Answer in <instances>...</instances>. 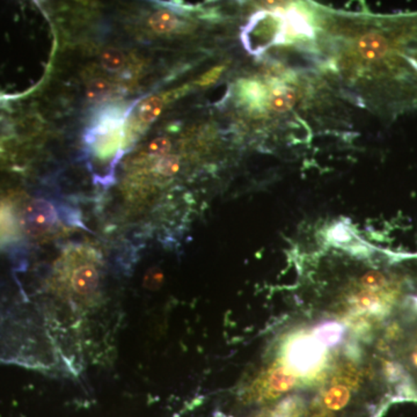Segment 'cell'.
Listing matches in <instances>:
<instances>
[{
	"label": "cell",
	"instance_id": "cell-1",
	"mask_svg": "<svg viewBox=\"0 0 417 417\" xmlns=\"http://www.w3.org/2000/svg\"><path fill=\"white\" fill-rule=\"evenodd\" d=\"M47 290L60 304L62 333L80 334L106 301L107 283L101 261L93 250L69 252L55 267Z\"/></svg>",
	"mask_w": 417,
	"mask_h": 417
},
{
	"label": "cell",
	"instance_id": "cell-2",
	"mask_svg": "<svg viewBox=\"0 0 417 417\" xmlns=\"http://www.w3.org/2000/svg\"><path fill=\"white\" fill-rule=\"evenodd\" d=\"M401 294V287L395 278L380 270H367L352 278L340 289L333 303L338 316L351 320L382 318L392 308Z\"/></svg>",
	"mask_w": 417,
	"mask_h": 417
},
{
	"label": "cell",
	"instance_id": "cell-3",
	"mask_svg": "<svg viewBox=\"0 0 417 417\" xmlns=\"http://www.w3.org/2000/svg\"><path fill=\"white\" fill-rule=\"evenodd\" d=\"M124 117L120 109L106 111L86 133V142L100 158H109L120 150Z\"/></svg>",
	"mask_w": 417,
	"mask_h": 417
},
{
	"label": "cell",
	"instance_id": "cell-4",
	"mask_svg": "<svg viewBox=\"0 0 417 417\" xmlns=\"http://www.w3.org/2000/svg\"><path fill=\"white\" fill-rule=\"evenodd\" d=\"M60 221L57 208L47 199H33L21 215V225L30 237H43L54 231Z\"/></svg>",
	"mask_w": 417,
	"mask_h": 417
},
{
	"label": "cell",
	"instance_id": "cell-5",
	"mask_svg": "<svg viewBox=\"0 0 417 417\" xmlns=\"http://www.w3.org/2000/svg\"><path fill=\"white\" fill-rule=\"evenodd\" d=\"M298 94L296 89L283 85L281 82H276L269 91L267 99V107L275 113H288L294 104H297Z\"/></svg>",
	"mask_w": 417,
	"mask_h": 417
},
{
	"label": "cell",
	"instance_id": "cell-6",
	"mask_svg": "<svg viewBox=\"0 0 417 417\" xmlns=\"http://www.w3.org/2000/svg\"><path fill=\"white\" fill-rule=\"evenodd\" d=\"M149 25L158 34H169L180 28L182 23L175 13L160 10L150 16Z\"/></svg>",
	"mask_w": 417,
	"mask_h": 417
},
{
	"label": "cell",
	"instance_id": "cell-7",
	"mask_svg": "<svg viewBox=\"0 0 417 417\" xmlns=\"http://www.w3.org/2000/svg\"><path fill=\"white\" fill-rule=\"evenodd\" d=\"M166 100L167 99H165L164 96H151L146 99L145 101H143L139 106L137 114L139 126L149 127L150 124L153 123L164 109Z\"/></svg>",
	"mask_w": 417,
	"mask_h": 417
},
{
	"label": "cell",
	"instance_id": "cell-8",
	"mask_svg": "<svg viewBox=\"0 0 417 417\" xmlns=\"http://www.w3.org/2000/svg\"><path fill=\"white\" fill-rule=\"evenodd\" d=\"M18 237V221L12 210L0 206V246L16 240Z\"/></svg>",
	"mask_w": 417,
	"mask_h": 417
},
{
	"label": "cell",
	"instance_id": "cell-9",
	"mask_svg": "<svg viewBox=\"0 0 417 417\" xmlns=\"http://www.w3.org/2000/svg\"><path fill=\"white\" fill-rule=\"evenodd\" d=\"M114 86L108 80L102 78L93 79L87 87V96L93 102L104 101L113 93Z\"/></svg>",
	"mask_w": 417,
	"mask_h": 417
},
{
	"label": "cell",
	"instance_id": "cell-10",
	"mask_svg": "<svg viewBox=\"0 0 417 417\" xmlns=\"http://www.w3.org/2000/svg\"><path fill=\"white\" fill-rule=\"evenodd\" d=\"M101 65L108 72H118L126 65V56L121 50L114 48L107 49L101 55Z\"/></svg>",
	"mask_w": 417,
	"mask_h": 417
},
{
	"label": "cell",
	"instance_id": "cell-11",
	"mask_svg": "<svg viewBox=\"0 0 417 417\" xmlns=\"http://www.w3.org/2000/svg\"><path fill=\"white\" fill-rule=\"evenodd\" d=\"M180 157L174 155H167L159 158L155 164V169L162 177H174L177 172L180 171Z\"/></svg>",
	"mask_w": 417,
	"mask_h": 417
},
{
	"label": "cell",
	"instance_id": "cell-12",
	"mask_svg": "<svg viewBox=\"0 0 417 417\" xmlns=\"http://www.w3.org/2000/svg\"><path fill=\"white\" fill-rule=\"evenodd\" d=\"M172 149V142L167 137H159L150 143L148 146V155L153 158H162L167 155Z\"/></svg>",
	"mask_w": 417,
	"mask_h": 417
},
{
	"label": "cell",
	"instance_id": "cell-13",
	"mask_svg": "<svg viewBox=\"0 0 417 417\" xmlns=\"http://www.w3.org/2000/svg\"><path fill=\"white\" fill-rule=\"evenodd\" d=\"M225 69H226L225 65L212 67L211 70H208V72L199 77V79L195 82V85L199 86V87L211 86L212 84H215L219 79V77L221 76V73L224 72Z\"/></svg>",
	"mask_w": 417,
	"mask_h": 417
},
{
	"label": "cell",
	"instance_id": "cell-14",
	"mask_svg": "<svg viewBox=\"0 0 417 417\" xmlns=\"http://www.w3.org/2000/svg\"><path fill=\"white\" fill-rule=\"evenodd\" d=\"M221 417H224V416H221Z\"/></svg>",
	"mask_w": 417,
	"mask_h": 417
}]
</instances>
